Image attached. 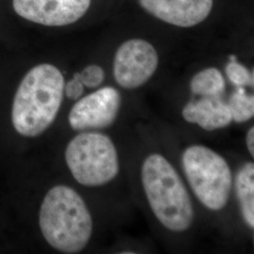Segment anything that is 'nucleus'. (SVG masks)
Returning a JSON list of instances; mask_svg holds the SVG:
<instances>
[{
    "label": "nucleus",
    "instance_id": "7ed1b4c3",
    "mask_svg": "<svg viewBox=\"0 0 254 254\" xmlns=\"http://www.w3.org/2000/svg\"><path fill=\"white\" fill-rule=\"evenodd\" d=\"M141 181L154 216L168 230L182 233L190 229L194 211L181 177L163 155H149L142 165Z\"/></svg>",
    "mask_w": 254,
    "mask_h": 254
},
{
    "label": "nucleus",
    "instance_id": "0eeeda50",
    "mask_svg": "<svg viewBox=\"0 0 254 254\" xmlns=\"http://www.w3.org/2000/svg\"><path fill=\"white\" fill-rule=\"evenodd\" d=\"M122 105L121 94L112 87H105L78 99L69 113V124L73 130L103 129L117 118Z\"/></svg>",
    "mask_w": 254,
    "mask_h": 254
},
{
    "label": "nucleus",
    "instance_id": "f8f14e48",
    "mask_svg": "<svg viewBox=\"0 0 254 254\" xmlns=\"http://www.w3.org/2000/svg\"><path fill=\"white\" fill-rule=\"evenodd\" d=\"M190 90L200 96H220L225 91V79L217 68L203 69L192 77Z\"/></svg>",
    "mask_w": 254,
    "mask_h": 254
},
{
    "label": "nucleus",
    "instance_id": "f257e3e1",
    "mask_svg": "<svg viewBox=\"0 0 254 254\" xmlns=\"http://www.w3.org/2000/svg\"><path fill=\"white\" fill-rule=\"evenodd\" d=\"M64 85L63 73L52 64L37 65L25 75L11 111L12 125L20 135L39 136L53 124L64 99Z\"/></svg>",
    "mask_w": 254,
    "mask_h": 254
},
{
    "label": "nucleus",
    "instance_id": "1a4fd4ad",
    "mask_svg": "<svg viewBox=\"0 0 254 254\" xmlns=\"http://www.w3.org/2000/svg\"><path fill=\"white\" fill-rule=\"evenodd\" d=\"M147 12L165 23L181 27L199 25L208 17L213 0H138Z\"/></svg>",
    "mask_w": 254,
    "mask_h": 254
},
{
    "label": "nucleus",
    "instance_id": "2eb2a0df",
    "mask_svg": "<svg viewBox=\"0 0 254 254\" xmlns=\"http://www.w3.org/2000/svg\"><path fill=\"white\" fill-rule=\"evenodd\" d=\"M84 87L93 89L99 87L105 80V72L100 66L91 64L84 68L80 73H77Z\"/></svg>",
    "mask_w": 254,
    "mask_h": 254
},
{
    "label": "nucleus",
    "instance_id": "ddd939ff",
    "mask_svg": "<svg viewBox=\"0 0 254 254\" xmlns=\"http://www.w3.org/2000/svg\"><path fill=\"white\" fill-rule=\"evenodd\" d=\"M232 120L241 124L251 120L254 115V95L247 94L244 88H238L228 103Z\"/></svg>",
    "mask_w": 254,
    "mask_h": 254
},
{
    "label": "nucleus",
    "instance_id": "39448f33",
    "mask_svg": "<svg viewBox=\"0 0 254 254\" xmlns=\"http://www.w3.org/2000/svg\"><path fill=\"white\" fill-rule=\"evenodd\" d=\"M65 160L73 178L86 187H100L119 173L118 154L110 137L97 132H84L69 142Z\"/></svg>",
    "mask_w": 254,
    "mask_h": 254
},
{
    "label": "nucleus",
    "instance_id": "423d86ee",
    "mask_svg": "<svg viewBox=\"0 0 254 254\" xmlns=\"http://www.w3.org/2000/svg\"><path fill=\"white\" fill-rule=\"evenodd\" d=\"M158 54L142 39H131L120 46L114 57L113 75L121 87L134 90L144 85L158 67Z\"/></svg>",
    "mask_w": 254,
    "mask_h": 254
},
{
    "label": "nucleus",
    "instance_id": "9b49d317",
    "mask_svg": "<svg viewBox=\"0 0 254 254\" xmlns=\"http://www.w3.org/2000/svg\"><path fill=\"white\" fill-rule=\"evenodd\" d=\"M236 194L246 223L254 227V165L247 163L237 173Z\"/></svg>",
    "mask_w": 254,
    "mask_h": 254
},
{
    "label": "nucleus",
    "instance_id": "dca6fc26",
    "mask_svg": "<svg viewBox=\"0 0 254 254\" xmlns=\"http://www.w3.org/2000/svg\"><path fill=\"white\" fill-rule=\"evenodd\" d=\"M64 92L66 96L71 100L80 99L84 92V85L79 79L77 73H75L73 78L66 85H64Z\"/></svg>",
    "mask_w": 254,
    "mask_h": 254
},
{
    "label": "nucleus",
    "instance_id": "9d476101",
    "mask_svg": "<svg viewBox=\"0 0 254 254\" xmlns=\"http://www.w3.org/2000/svg\"><path fill=\"white\" fill-rule=\"evenodd\" d=\"M182 115L187 122L207 131L225 128L233 122L228 104L220 96H202L200 100L190 102Z\"/></svg>",
    "mask_w": 254,
    "mask_h": 254
},
{
    "label": "nucleus",
    "instance_id": "f03ea898",
    "mask_svg": "<svg viewBox=\"0 0 254 254\" xmlns=\"http://www.w3.org/2000/svg\"><path fill=\"white\" fill-rule=\"evenodd\" d=\"M39 224L47 243L64 254L81 252L92 235V218L85 201L66 186H57L47 192Z\"/></svg>",
    "mask_w": 254,
    "mask_h": 254
},
{
    "label": "nucleus",
    "instance_id": "20e7f679",
    "mask_svg": "<svg viewBox=\"0 0 254 254\" xmlns=\"http://www.w3.org/2000/svg\"><path fill=\"white\" fill-rule=\"evenodd\" d=\"M182 164L198 200L213 211L224 208L233 185V176L226 160L208 147L193 145L184 152Z\"/></svg>",
    "mask_w": 254,
    "mask_h": 254
},
{
    "label": "nucleus",
    "instance_id": "f3484780",
    "mask_svg": "<svg viewBox=\"0 0 254 254\" xmlns=\"http://www.w3.org/2000/svg\"><path fill=\"white\" fill-rule=\"evenodd\" d=\"M247 146L251 155L254 156V128L252 127L247 134Z\"/></svg>",
    "mask_w": 254,
    "mask_h": 254
},
{
    "label": "nucleus",
    "instance_id": "6e6552de",
    "mask_svg": "<svg viewBox=\"0 0 254 254\" xmlns=\"http://www.w3.org/2000/svg\"><path fill=\"white\" fill-rule=\"evenodd\" d=\"M91 0H13L19 16L47 27L75 23L90 9Z\"/></svg>",
    "mask_w": 254,
    "mask_h": 254
},
{
    "label": "nucleus",
    "instance_id": "4468645a",
    "mask_svg": "<svg viewBox=\"0 0 254 254\" xmlns=\"http://www.w3.org/2000/svg\"><path fill=\"white\" fill-rule=\"evenodd\" d=\"M225 71L228 79L237 88H244L245 86L254 87V73H251L243 64H239L235 56L231 57Z\"/></svg>",
    "mask_w": 254,
    "mask_h": 254
}]
</instances>
